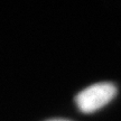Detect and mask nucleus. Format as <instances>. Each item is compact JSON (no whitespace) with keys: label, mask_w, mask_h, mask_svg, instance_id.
I'll list each match as a JSON object with an SVG mask.
<instances>
[{"label":"nucleus","mask_w":121,"mask_h":121,"mask_svg":"<svg viewBox=\"0 0 121 121\" xmlns=\"http://www.w3.org/2000/svg\"><path fill=\"white\" fill-rule=\"evenodd\" d=\"M47 121H69V120H65V119H52V120H47Z\"/></svg>","instance_id":"2"},{"label":"nucleus","mask_w":121,"mask_h":121,"mask_svg":"<svg viewBox=\"0 0 121 121\" xmlns=\"http://www.w3.org/2000/svg\"><path fill=\"white\" fill-rule=\"evenodd\" d=\"M117 94V87L109 82L95 83L75 96V103L83 113H92L108 104Z\"/></svg>","instance_id":"1"}]
</instances>
